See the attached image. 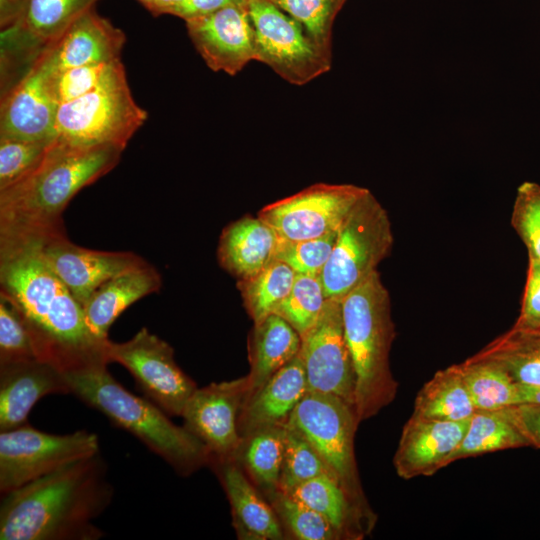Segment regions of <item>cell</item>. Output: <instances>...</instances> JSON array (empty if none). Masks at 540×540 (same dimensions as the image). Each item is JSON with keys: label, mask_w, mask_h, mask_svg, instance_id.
Returning a JSON list of instances; mask_svg holds the SVG:
<instances>
[{"label": "cell", "mask_w": 540, "mask_h": 540, "mask_svg": "<svg viewBox=\"0 0 540 540\" xmlns=\"http://www.w3.org/2000/svg\"><path fill=\"white\" fill-rule=\"evenodd\" d=\"M98 0H27L14 25L1 31V84L12 70L19 79Z\"/></svg>", "instance_id": "cell-13"}, {"label": "cell", "mask_w": 540, "mask_h": 540, "mask_svg": "<svg viewBox=\"0 0 540 540\" xmlns=\"http://www.w3.org/2000/svg\"><path fill=\"white\" fill-rule=\"evenodd\" d=\"M477 353L500 362L517 384L540 387V330L513 325Z\"/></svg>", "instance_id": "cell-32"}, {"label": "cell", "mask_w": 540, "mask_h": 540, "mask_svg": "<svg viewBox=\"0 0 540 540\" xmlns=\"http://www.w3.org/2000/svg\"><path fill=\"white\" fill-rule=\"evenodd\" d=\"M340 301L355 372L354 406L361 423L388 406L398 391L389 359L396 334L391 299L375 271Z\"/></svg>", "instance_id": "cell-5"}, {"label": "cell", "mask_w": 540, "mask_h": 540, "mask_svg": "<svg viewBox=\"0 0 540 540\" xmlns=\"http://www.w3.org/2000/svg\"><path fill=\"white\" fill-rule=\"evenodd\" d=\"M125 41V33L92 7L52 45L55 70L120 60Z\"/></svg>", "instance_id": "cell-23"}, {"label": "cell", "mask_w": 540, "mask_h": 540, "mask_svg": "<svg viewBox=\"0 0 540 540\" xmlns=\"http://www.w3.org/2000/svg\"><path fill=\"white\" fill-rule=\"evenodd\" d=\"M50 394H70L62 371L32 359L0 364V431L28 423L34 405Z\"/></svg>", "instance_id": "cell-20"}, {"label": "cell", "mask_w": 540, "mask_h": 540, "mask_svg": "<svg viewBox=\"0 0 540 540\" xmlns=\"http://www.w3.org/2000/svg\"><path fill=\"white\" fill-rule=\"evenodd\" d=\"M286 494L326 518L341 539H362L370 532L337 481L328 474L314 477Z\"/></svg>", "instance_id": "cell-27"}, {"label": "cell", "mask_w": 540, "mask_h": 540, "mask_svg": "<svg viewBox=\"0 0 540 540\" xmlns=\"http://www.w3.org/2000/svg\"><path fill=\"white\" fill-rule=\"evenodd\" d=\"M514 326L540 330V260L538 259L528 257L521 309Z\"/></svg>", "instance_id": "cell-43"}, {"label": "cell", "mask_w": 540, "mask_h": 540, "mask_svg": "<svg viewBox=\"0 0 540 540\" xmlns=\"http://www.w3.org/2000/svg\"><path fill=\"white\" fill-rule=\"evenodd\" d=\"M511 225L524 243L528 257L540 260V184L526 181L518 187Z\"/></svg>", "instance_id": "cell-41"}, {"label": "cell", "mask_w": 540, "mask_h": 540, "mask_svg": "<svg viewBox=\"0 0 540 540\" xmlns=\"http://www.w3.org/2000/svg\"><path fill=\"white\" fill-rule=\"evenodd\" d=\"M277 242L275 231L258 215L244 216L223 229L219 263L239 280L248 279L273 260Z\"/></svg>", "instance_id": "cell-25"}, {"label": "cell", "mask_w": 540, "mask_h": 540, "mask_svg": "<svg viewBox=\"0 0 540 540\" xmlns=\"http://www.w3.org/2000/svg\"><path fill=\"white\" fill-rule=\"evenodd\" d=\"M37 359L34 343L18 309L0 295V364Z\"/></svg>", "instance_id": "cell-40"}, {"label": "cell", "mask_w": 540, "mask_h": 540, "mask_svg": "<svg viewBox=\"0 0 540 540\" xmlns=\"http://www.w3.org/2000/svg\"><path fill=\"white\" fill-rule=\"evenodd\" d=\"M109 64H90L55 70L54 89L59 104L77 99L95 88Z\"/></svg>", "instance_id": "cell-42"}, {"label": "cell", "mask_w": 540, "mask_h": 540, "mask_svg": "<svg viewBox=\"0 0 540 540\" xmlns=\"http://www.w3.org/2000/svg\"><path fill=\"white\" fill-rule=\"evenodd\" d=\"M338 231L318 238L295 241L278 238L273 259L284 262L296 274L320 276L330 258Z\"/></svg>", "instance_id": "cell-38"}, {"label": "cell", "mask_w": 540, "mask_h": 540, "mask_svg": "<svg viewBox=\"0 0 540 540\" xmlns=\"http://www.w3.org/2000/svg\"><path fill=\"white\" fill-rule=\"evenodd\" d=\"M459 364L438 370L418 391L413 415L449 421L470 419L476 412Z\"/></svg>", "instance_id": "cell-30"}, {"label": "cell", "mask_w": 540, "mask_h": 540, "mask_svg": "<svg viewBox=\"0 0 540 540\" xmlns=\"http://www.w3.org/2000/svg\"><path fill=\"white\" fill-rule=\"evenodd\" d=\"M468 424L469 419L449 421L412 414L402 429L393 458L397 475L405 480L431 476L449 465Z\"/></svg>", "instance_id": "cell-19"}, {"label": "cell", "mask_w": 540, "mask_h": 540, "mask_svg": "<svg viewBox=\"0 0 540 540\" xmlns=\"http://www.w3.org/2000/svg\"><path fill=\"white\" fill-rule=\"evenodd\" d=\"M162 285L159 272L149 263L120 273L101 284L83 305L90 330L108 340L113 322L130 305L157 292Z\"/></svg>", "instance_id": "cell-24"}, {"label": "cell", "mask_w": 540, "mask_h": 540, "mask_svg": "<svg viewBox=\"0 0 540 540\" xmlns=\"http://www.w3.org/2000/svg\"><path fill=\"white\" fill-rule=\"evenodd\" d=\"M139 3H141L148 11L151 8L153 0H137Z\"/></svg>", "instance_id": "cell-49"}, {"label": "cell", "mask_w": 540, "mask_h": 540, "mask_svg": "<svg viewBox=\"0 0 540 540\" xmlns=\"http://www.w3.org/2000/svg\"><path fill=\"white\" fill-rule=\"evenodd\" d=\"M477 410H497L517 405L519 384L497 360L478 353L459 363Z\"/></svg>", "instance_id": "cell-31"}, {"label": "cell", "mask_w": 540, "mask_h": 540, "mask_svg": "<svg viewBox=\"0 0 540 540\" xmlns=\"http://www.w3.org/2000/svg\"><path fill=\"white\" fill-rule=\"evenodd\" d=\"M322 474L331 476L312 445L298 431L284 425V451L278 489L287 493Z\"/></svg>", "instance_id": "cell-37"}, {"label": "cell", "mask_w": 540, "mask_h": 540, "mask_svg": "<svg viewBox=\"0 0 540 540\" xmlns=\"http://www.w3.org/2000/svg\"><path fill=\"white\" fill-rule=\"evenodd\" d=\"M359 424L352 404L333 394L308 391L285 425L312 445L371 533L377 517L364 493L354 452Z\"/></svg>", "instance_id": "cell-6"}, {"label": "cell", "mask_w": 540, "mask_h": 540, "mask_svg": "<svg viewBox=\"0 0 540 540\" xmlns=\"http://www.w3.org/2000/svg\"><path fill=\"white\" fill-rule=\"evenodd\" d=\"M52 46L1 97L0 137L44 140L56 137L59 109L54 89Z\"/></svg>", "instance_id": "cell-15"}, {"label": "cell", "mask_w": 540, "mask_h": 540, "mask_svg": "<svg viewBox=\"0 0 540 540\" xmlns=\"http://www.w3.org/2000/svg\"><path fill=\"white\" fill-rule=\"evenodd\" d=\"M531 446L510 406L497 410H476L469 419L465 436L450 458L454 461L486 453Z\"/></svg>", "instance_id": "cell-28"}, {"label": "cell", "mask_w": 540, "mask_h": 540, "mask_svg": "<svg viewBox=\"0 0 540 540\" xmlns=\"http://www.w3.org/2000/svg\"><path fill=\"white\" fill-rule=\"evenodd\" d=\"M389 215L368 190L340 227L320 278L327 299L341 300L377 271L393 246Z\"/></svg>", "instance_id": "cell-8"}, {"label": "cell", "mask_w": 540, "mask_h": 540, "mask_svg": "<svg viewBox=\"0 0 540 540\" xmlns=\"http://www.w3.org/2000/svg\"><path fill=\"white\" fill-rule=\"evenodd\" d=\"M368 191L353 184L317 183L263 207L258 216L282 240L318 238L338 231Z\"/></svg>", "instance_id": "cell-12"}, {"label": "cell", "mask_w": 540, "mask_h": 540, "mask_svg": "<svg viewBox=\"0 0 540 540\" xmlns=\"http://www.w3.org/2000/svg\"><path fill=\"white\" fill-rule=\"evenodd\" d=\"M123 147L75 145L55 137L40 163L0 191V238L66 233L62 213L84 187L111 171Z\"/></svg>", "instance_id": "cell-3"}, {"label": "cell", "mask_w": 540, "mask_h": 540, "mask_svg": "<svg viewBox=\"0 0 540 540\" xmlns=\"http://www.w3.org/2000/svg\"><path fill=\"white\" fill-rule=\"evenodd\" d=\"M98 452V436L84 429L59 435L26 423L0 431L1 495Z\"/></svg>", "instance_id": "cell-9"}, {"label": "cell", "mask_w": 540, "mask_h": 540, "mask_svg": "<svg viewBox=\"0 0 540 540\" xmlns=\"http://www.w3.org/2000/svg\"><path fill=\"white\" fill-rule=\"evenodd\" d=\"M283 451L284 426H267L243 436L230 459L240 465L267 499L279 490Z\"/></svg>", "instance_id": "cell-29"}, {"label": "cell", "mask_w": 540, "mask_h": 540, "mask_svg": "<svg viewBox=\"0 0 540 540\" xmlns=\"http://www.w3.org/2000/svg\"><path fill=\"white\" fill-rule=\"evenodd\" d=\"M299 22L315 45L332 57V28L346 0H270Z\"/></svg>", "instance_id": "cell-35"}, {"label": "cell", "mask_w": 540, "mask_h": 540, "mask_svg": "<svg viewBox=\"0 0 540 540\" xmlns=\"http://www.w3.org/2000/svg\"><path fill=\"white\" fill-rule=\"evenodd\" d=\"M0 295L25 320L38 360L63 373L108 365L109 339L90 330L82 305L44 259L40 238H0Z\"/></svg>", "instance_id": "cell-1"}, {"label": "cell", "mask_w": 540, "mask_h": 540, "mask_svg": "<svg viewBox=\"0 0 540 540\" xmlns=\"http://www.w3.org/2000/svg\"><path fill=\"white\" fill-rule=\"evenodd\" d=\"M185 22L189 38L211 70L235 75L256 60L248 1Z\"/></svg>", "instance_id": "cell-17"}, {"label": "cell", "mask_w": 540, "mask_h": 540, "mask_svg": "<svg viewBox=\"0 0 540 540\" xmlns=\"http://www.w3.org/2000/svg\"><path fill=\"white\" fill-rule=\"evenodd\" d=\"M326 301L319 275L296 274L290 293L274 314L281 316L302 336L317 322Z\"/></svg>", "instance_id": "cell-34"}, {"label": "cell", "mask_w": 540, "mask_h": 540, "mask_svg": "<svg viewBox=\"0 0 540 540\" xmlns=\"http://www.w3.org/2000/svg\"><path fill=\"white\" fill-rule=\"evenodd\" d=\"M106 354L109 363L127 369L144 396L169 416L181 417L198 388L177 365L171 345L145 327L125 342L109 340Z\"/></svg>", "instance_id": "cell-11"}, {"label": "cell", "mask_w": 540, "mask_h": 540, "mask_svg": "<svg viewBox=\"0 0 540 540\" xmlns=\"http://www.w3.org/2000/svg\"><path fill=\"white\" fill-rule=\"evenodd\" d=\"M510 409L531 446L540 449V403H520Z\"/></svg>", "instance_id": "cell-44"}, {"label": "cell", "mask_w": 540, "mask_h": 540, "mask_svg": "<svg viewBox=\"0 0 540 540\" xmlns=\"http://www.w3.org/2000/svg\"><path fill=\"white\" fill-rule=\"evenodd\" d=\"M300 347L301 336L281 316L271 314L254 324L250 342V372L247 375L249 395L294 359Z\"/></svg>", "instance_id": "cell-26"}, {"label": "cell", "mask_w": 540, "mask_h": 540, "mask_svg": "<svg viewBox=\"0 0 540 540\" xmlns=\"http://www.w3.org/2000/svg\"><path fill=\"white\" fill-rule=\"evenodd\" d=\"M256 61L294 85H304L331 68L332 57L319 49L302 25L270 0H248Z\"/></svg>", "instance_id": "cell-10"}, {"label": "cell", "mask_w": 540, "mask_h": 540, "mask_svg": "<svg viewBox=\"0 0 540 540\" xmlns=\"http://www.w3.org/2000/svg\"><path fill=\"white\" fill-rule=\"evenodd\" d=\"M50 268L82 305L112 277L148 262L132 252L91 250L72 243L66 233L40 238Z\"/></svg>", "instance_id": "cell-18"}, {"label": "cell", "mask_w": 540, "mask_h": 540, "mask_svg": "<svg viewBox=\"0 0 540 540\" xmlns=\"http://www.w3.org/2000/svg\"><path fill=\"white\" fill-rule=\"evenodd\" d=\"M27 0H0L1 31L16 23L21 16Z\"/></svg>", "instance_id": "cell-46"}, {"label": "cell", "mask_w": 540, "mask_h": 540, "mask_svg": "<svg viewBox=\"0 0 540 540\" xmlns=\"http://www.w3.org/2000/svg\"><path fill=\"white\" fill-rule=\"evenodd\" d=\"M182 0H153L149 12L154 16L162 14H170L172 9L178 5Z\"/></svg>", "instance_id": "cell-47"}, {"label": "cell", "mask_w": 540, "mask_h": 540, "mask_svg": "<svg viewBox=\"0 0 540 540\" xmlns=\"http://www.w3.org/2000/svg\"><path fill=\"white\" fill-rule=\"evenodd\" d=\"M296 273L280 260H271L256 275L239 280L244 305L254 324L274 314L290 293Z\"/></svg>", "instance_id": "cell-33"}, {"label": "cell", "mask_w": 540, "mask_h": 540, "mask_svg": "<svg viewBox=\"0 0 540 540\" xmlns=\"http://www.w3.org/2000/svg\"><path fill=\"white\" fill-rule=\"evenodd\" d=\"M250 392L248 376L210 383L197 388L188 399L181 417L184 427L210 451L211 457L232 458L242 437L238 418Z\"/></svg>", "instance_id": "cell-16"}, {"label": "cell", "mask_w": 540, "mask_h": 540, "mask_svg": "<svg viewBox=\"0 0 540 540\" xmlns=\"http://www.w3.org/2000/svg\"><path fill=\"white\" fill-rule=\"evenodd\" d=\"M248 0H182L176 5L170 15L177 16L184 21L214 13L224 7L246 3Z\"/></svg>", "instance_id": "cell-45"}, {"label": "cell", "mask_w": 540, "mask_h": 540, "mask_svg": "<svg viewBox=\"0 0 540 540\" xmlns=\"http://www.w3.org/2000/svg\"><path fill=\"white\" fill-rule=\"evenodd\" d=\"M229 500L237 536L251 540H280L283 527L269 501L233 459L211 457Z\"/></svg>", "instance_id": "cell-21"}, {"label": "cell", "mask_w": 540, "mask_h": 540, "mask_svg": "<svg viewBox=\"0 0 540 540\" xmlns=\"http://www.w3.org/2000/svg\"><path fill=\"white\" fill-rule=\"evenodd\" d=\"M520 403H540V387H529L519 385Z\"/></svg>", "instance_id": "cell-48"}, {"label": "cell", "mask_w": 540, "mask_h": 540, "mask_svg": "<svg viewBox=\"0 0 540 540\" xmlns=\"http://www.w3.org/2000/svg\"><path fill=\"white\" fill-rule=\"evenodd\" d=\"M53 139L0 137V191L29 174L40 163Z\"/></svg>", "instance_id": "cell-39"}, {"label": "cell", "mask_w": 540, "mask_h": 540, "mask_svg": "<svg viewBox=\"0 0 540 540\" xmlns=\"http://www.w3.org/2000/svg\"><path fill=\"white\" fill-rule=\"evenodd\" d=\"M70 394L103 414L161 457L178 474L188 476L210 463L208 448L184 426H177L160 407L124 388L107 364L64 373Z\"/></svg>", "instance_id": "cell-4"}, {"label": "cell", "mask_w": 540, "mask_h": 540, "mask_svg": "<svg viewBox=\"0 0 540 540\" xmlns=\"http://www.w3.org/2000/svg\"><path fill=\"white\" fill-rule=\"evenodd\" d=\"M133 98L121 60L111 62L95 88L59 105L55 134L75 145L112 144L125 149L147 120Z\"/></svg>", "instance_id": "cell-7"}, {"label": "cell", "mask_w": 540, "mask_h": 540, "mask_svg": "<svg viewBox=\"0 0 540 540\" xmlns=\"http://www.w3.org/2000/svg\"><path fill=\"white\" fill-rule=\"evenodd\" d=\"M298 355L305 369L308 391L333 394L354 406L355 372L340 300L327 299L317 322L301 336Z\"/></svg>", "instance_id": "cell-14"}, {"label": "cell", "mask_w": 540, "mask_h": 540, "mask_svg": "<svg viewBox=\"0 0 540 540\" xmlns=\"http://www.w3.org/2000/svg\"><path fill=\"white\" fill-rule=\"evenodd\" d=\"M307 392L305 369L297 355L246 398L238 418L240 436L262 427L284 426Z\"/></svg>", "instance_id": "cell-22"}, {"label": "cell", "mask_w": 540, "mask_h": 540, "mask_svg": "<svg viewBox=\"0 0 540 540\" xmlns=\"http://www.w3.org/2000/svg\"><path fill=\"white\" fill-rule=\"evenodd\" d=\"M267 500L282 527L294 538L299 540L341 539L326 518L290 495L277 490Z\"/></svg>", "instance_id": "cell-36"}, {"label": "cell", "mask_w": 540, "mask_h": 540, "mask_svg": "<svg viewBox=\"0 0 540 540\" xmlns=\"http://www.w3.org/2000/svg\"><path fill=\"white\" fill-rule=\"evenodd\" d=\"M114 488L100 452L1 495V540H98Z\"/></svg>", "instance_id": "cell-2"}]
</instances>
